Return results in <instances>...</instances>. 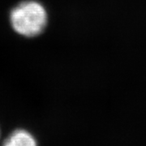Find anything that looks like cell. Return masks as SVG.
<instances>
[{
  "mask_svg": "<svg viewBox=\"0 0 146 146\" xmlns=\"http://www.w3.org/2000/svg\"><path fill=\"white\" fill-rule=\"evenodd\" d=\"M3 146H37V142L29 131L16 129L6 138Z\"/></svg>",
  "mask_w": 146,
  "mask_h": 146,
  "instance_id": "7a4b0ae2",
  "label": "cell"
},
{
  "mask_svg": "<svg viewBox=\"0 0 146 146\" xmlns=\"http://www.w3.org/2000/svg\"><path fill=\"white\" fill-rule=\"evenodd\" d=\"M13 29L27 37L37 36L47 24V12L42 3L35 0H27L16 6L10 14Z\"/></svg>",
  "mask_w": 146,
  "mask_h": 146,
  "instance_id": "6da1fadb",
  "label": "cell"
}]
</instances>
